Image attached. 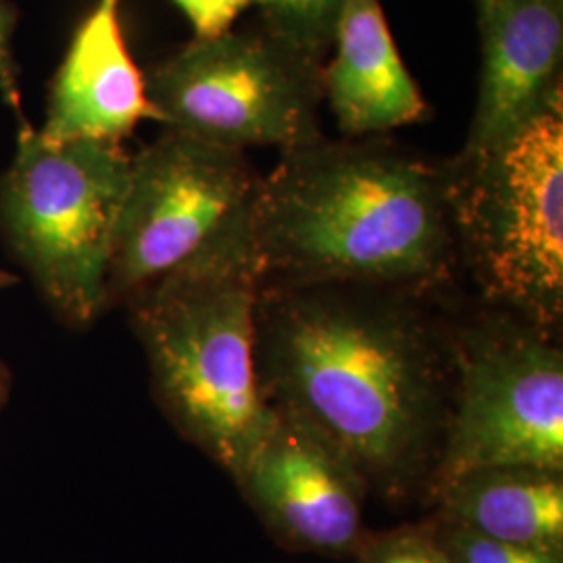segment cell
<instances>
[{
  "label": "cell",
  "mask_w": 563,
  "mask_h": 563,
  "mask_svg": "<svg viewBox=\"0 0 563 563\" xmlns=\"http://www.w3.org/2000/svg\"><path fill=\"white\" fill-rule=\"evenodd\" d=\"M430 302L355 284L260 286L255 360L269 407L316 428L386 504H426L453 393Z\"/></svg>",
  "instance_id": "1"
},
{
  "label": "cell",
  "mask_w": 563,
  "mask_h": 563,
  "mask_svg": "<svg viewBox=\"0 0 563 563\" xmlns=\"http://www.w3.org/2000/svg\"><path fill=\"white\" fill-rule=\"evenodd\" d=\"M260 286L355 284L443 299L460 274L444 162L378 139L282 153L253 213Z\"/></svg>",
  "instance_id": "2"
},
{
  "label": "cell",
  "mask_w": 563,
  "mask_h": 563,
  "mask_svg": "<svg viewBox=\"0 0 563 563\" xmlns=\"http://www.w3.org/2000/svg\"><path fill=\"white\" fill-rule=\"evenodd\" d=\"M253 262L197 265L125 302L157 401L186 441L230 476L269 422L255 360Z\"/></svg>",
  "instance_id": "3"
},
{
  "label": "cell",
  "mask_w": 563,
  "mask_h": 563,
  "mask_svg": "<svg viewBox=\"0 0 563 563\" xmlns=\"http://www.w3.org/2000/svg\"><path fill=\"white\" fill-rule=\"evenodd\" d=\"M460 265L488 309L555 334L563 320V102L511 141L444 162Z\"/></svg>",
  "instance_id": "4"
},
{
  "label": "cell",
  "mask_w": 563,
  "mask_h": 563,
  "mask_svg": "<svg viewBox=\"0 0 563 563\" xmlns=\"http://www.w3.org/2000/svg\"><path fill=\"white\" fill-rule=\"evenodd\" d=\"M121 144L48 141L21 120L0 180V225L46 299L74 325L107 307V276L130 181Z\"/></svg>",
  "instance_id": "5"
},
{
  "label": "cell",
  "mask_w": 563,
  "mask_h": 563,
  "mask_svg": "<svg viewBox=\"0 0 563 563\" xmlns=\"http://www.w3.org/2000/svg\"><path fill=\"white\" fill-rule=\"evenodd\" d=\"M260 181L244 151L165 128L132 157L107 305L128 302L188 267L253 262Z\"/></svg>",
  "instance_id": "6"
},
{
  "label": "cell",
  "mask_w": 563,
  "mask_h": 563,
  "mask_svg": "<svg viewBox=\"0 0 563 563\" xmlns=\"http://www.w3.org/2000/svg\"><path fill=\"white\" fill-rule=\"evenodd\" d=\"M453 393L426 504L484 467L563 472V353L555 334L499 311L451 330Z\"/></svg>",
  "instance_id": "7"
},
{
  "label": "cell",
  "mask_w": 563,
  "mask_h": 563,
  "mask_svg": "<svg viewBox=\"0 0 563 563\" xmlns=\"http://www.w3.org/2000/svg\"><path fill=\"white\" fill-rule=\"evenodd\" d=\"M144 81L159 123L201 141L284 153L323 139L322 60L265 27L195 38L159 60Z\"/></svg>",
  "instance_id": "8"
},
{
  "label": "cell",
  "mask_w": 563,
  "mask_h": 563,
  "mask_svg": "<svg viewBox=\"0 0 563 563\" xmlns=\"http://www.w3.org/2000/svg\"><path fill=\"white\" fill-rule=\"evenodd\" d=\"M276 543L297 553L353 558L369 488L357 467L316 428L272 407L269 422L232 476Z\"/></svg>",
  "instance_id": "9"
},
{
  "label": "cell",
  "mask_w": 563,
  "mask_h": 563,
  "mask_svg": "<svg viewBox=\"0 0 563 563\" xmlns=\"http://www.w3.org/2000/svg\"><path fill=\"white\" fill-rule=\"evenodd\" d=\"M481 32V88L465 153L511 141L563 102V2L474 0Z\"/></svg>",
  "instance_id": "10"
},
{
  "label": "cell",
  "mask_w": 563,
  "mask_h": 563,
  "mask_svg": "<svg viewBox=\"0 0 563 563\" xmlns=\"http://www.w3.org/2000/svg\"><path fill=\"white\" fill-rule=\"evenodd\" d=\"M144 120L159 121V113L128 51L121 0H97L53 80L41 134L55 142L121 144Z\"/></svg>",
  "instance_id": "11"
},
{
  "label": "cell",
  "mask_w": 563,
  "mask_h": 563,
  "mask_svg": "<svg viewBox=\"0 0 563 563\" xmlns=\"http://www.w3.org/2000/svg\"><path fill=\"white\" fill-rule=\"evenodd\" d=\"M323 99L346 139H378L428 120L422 90L402 63L380 0H341Z\"/></svg>",
  "instance_id": "12"
},
{
  "label": "cell",
  "mask_w": 563,
  "mask_h": 563,
  "mask_svg": "<svg viewBox=\"0 0 563 563\" xmlns=\"http://www.w3.org/2000/svg\"><path fill=\"white\" fill-rule=\"evenodd\" d=\"M428 505L434 518L501 543L563 551V472L499 465L443 484Z\"/></svg>",
  "instance_id": "13"
},
{
  "label": "cell",
  "mask_w": 563,
  "mask_h": 563,
  "mask_svg": "<svg viewBox=\"0 0 563 563\" xmlns=\"http://www.w3.org/2000/svg\"><path fill=\"white\" fill-rule=\"evenodd\" d=\"M265 30L297 51L322 60L332 48L341 0H253Z\"/></svg>",
  "instance_id": "14"
},
{
  "label": "cell",
  "mask_w": 563,
  "mask_h": 563,
  "mask_svg": "<svg viewBox=\"0 0 563 563\" xmlns=\"http://www.w3.org/2000/svg\"><path fill=\"white\" fill-rule=\"evenodd\" d=\"M353 560L357 563H453L432 518L383 532L367 530Z\"/></svg>",
  "instance_id": "15"
},
{
  "label": "cell",
  "mask_w": 563,
  "mask_h": 563,
  "mask_svg": "<svg viewBox=\"0 0 563 563\" xmlns=\"http://www.w3.org/2000/svg\"><path fill=\"white\" fill-rule=\"evenodd\" d=\"M437 534L453 563H563V551L501 543L457 523L434 518Z\"/></svg>",
  "instance_id": "16"
},
{
  "label": "cell",
  "mask_w": 563,
  "mask_h": 563,
  "mask_svg": "<svg viewBox=\"0 0 563 563\" xmlns=\"http://www.w3.org/2000/svg\"><path fill=\"white\" fill-rule=\"evenodd\" d=\"M195 30V38H213L232 30L253 0H174Z\"/></svg>",
  "instance_id": "17"
},
{
  "label": "cell",
  "mask_w": 563,
  "mask_h": 563,
  "mask_svg": "<svg viewBox=\"0 0 563 563\" xmlns=\"http://www.w3.org/2000/svg\"><path fill=\"white\" fill-rule=\"evenodd\" d=\"M15 11L9 0H0V97L21 115L20 71L13 57Z\"/></svg>",
  "instance_id": "18"
},
{
  "label": "cell",
  "mask_w": 563,
  "mask_h": 563,
  "mask_svg": "<svg viewBox=\"0 0 563 563\" xmlns=\"http://www.w3.org/2000/svg\"><path fill=\"white\" fill-rule=\"evenodd\" d=\"M4 393H7V374H4V369L0 365V405L4 401Z\"/></svg>",
  "instance_id": "19"
},
{
  "label": "cell",
  "mask_w": 563,
  "mask_h": 563,
  "mask_svg": "<svg viewBox=\"0 0 563 563\" xmlns=\"http://www.w3.org/2000/svg\"><path fill=\"white\" fill-rule=\"evenodd\" d=\"M15 282V278L11 276V274H7V272H0V290L2 288H7V286H11Z\"/></svg>",
  "instance_id": "20"
},
{
  "label": "cell",
  "mask_w": 563,
  "mask_h": 563,
  "mask_svg": "<svg viewBox=\"0 0 563 563\" xmlns=\"http://www.w3.org/2000/svg\"><path fill=\"white\" fill-rule=\"evenodd\" d=\"M560 2H563V0H560Z\"/></svg>",
  "instance_id": "21"
}]
</instances>
